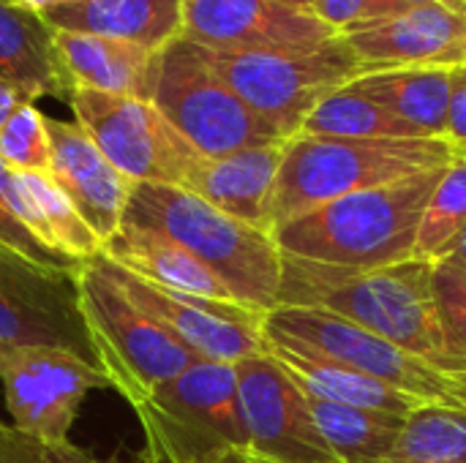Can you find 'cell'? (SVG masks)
Segmentation results:
<instances>
[{
    "label": "cell",
    "instance_id": "6da1fadb",
    "mask_svg": "<svg viewBox=\"0 0 466 463\" xmlns=\"http://www.w3.org/2000/svg\"><path fill=\"white\" fill-rule=\"evenodd\" d=\"M279 306L336 314L466 379V360L453 357L445 344L431 262L410 259L360 270L281 254Z\"/></svg>",
    "mask_w": 466,
    "mask_h": 463
},
{
    "label": "cell",
    "instance_id": "7a4b0ae2",
    "mask_svg": "<svg viewBox=\"0 0 466 463\" xmlns=\"http://www.w3.org/2000/svg\"><path fill=\"white\" fill-rule=\"evenodd\" d=\"M445 169L420 172L325 202L276 226L273 237L281 254L336 267L369 270L410 262L415 259L423 210Z\"/></svg>",
    "mask_w": 466,
    "mask_h": 463
},
{
    "label": "cell",
    "instance_id": "3957f363",
    "mask_svg": "<svg viewBox=\"0 0 466 463\" xmlns=\"http://www.w3.org/2000/svg\"><path fill=\"white\" fill-rule=\"evenodd\" d=\"M123 224L167 235L210 267L238 303L270 314L281 289V248L268 229L227 216L180 186L139 183Z\"/></svg>",
    "mask_w": 466,
    "mask_h": 463
},
{
    "label": "cell",
    "instance_id": "277c9868",
    "mask_svg": "<svg viewBox=\"0 0 466 463\" xmlns=\"http://www.w3.org/2000/svg\"><path fill=\"white\" fill-rule=\"evenodd\" d=\"M456 158L445 139H339L295 134L270 202V229L355 191L388 186L420 172L445 169Z\"/></svg>",
    "mask_w": 466,
    "mask_h": 463
},
{
    "label": "cell",
    "instance_id": "5b68a950",
    "mask_svg": "<svg viewBox=\"0 0 466 463\" xmlns=\"http://www.w3.org/2000/svg\"><path fill=\"white\" fill-rule=\"evenodd\" d=\"M76 287L98 368L131 407L199 360L115 284L101 257L85 262Z\"/></svg>",
    "mask_w": 466,
    "mask_h": 463
},
{
    "label": "cell",
    "instance_id": "8992f818",
    "mask_svg": "<svg viewBox=\"0 0 466 463\" xmlns=\"http://www.w3.org/2000/svg\"><path fill=\"white\" fill-rule=\"evenodd\" d=\"M134 409L145 437L142 461L216 463L227 450L246 448L232 363L197 360Z\"/></svg>",
    "mask_w": 466,
    "mask_h": 463
},
{
    "label": "cell",
    "instance_id": "52a82bcc",
    "mask_svg": "<svg viewBox=\"0 0 466 463\" xmlns=\"http://www.w3.org/2000/svg\"><path fill=\"white\" fill-rule=\"evenodd\" d=\"M205 57L213 71L284 139L300 134L306 117L328 96L366 74V65L341 35L306 52L205 49Z\"/></svg>",
    "mask_w": 466,
    "mask_h": 463
},
{
    "label": "cell",
    "instance_id": "ba28073f",
    "mask_svg": "<svg viewBox=\"0 0 466 463\" xmlns=\"http://www.w3.org/2000/svg\"><path fill=\"white\" fill-rule=\"evenodd\" d=\"M150 101L202 156L210 158L287 142L213 71L205 49L183 35L158 52Z\"/></svg>",
    "mask_w": 466,
    "mask_h": 463
},
{
    "label": "cell",
    "instance_id": "9c48e42d",
    "mask_svg": "<svg viewBox=\"0 0 466 463\" xmlns=\"http://www.w3.org/2000/svg\"><path fill=\"white\" fill-rule=\"evenodd\" d=\"M262 333L287 336L328 360L344 363L412 396L420 404L466 409V379L336 314L279 306L265 317Z\"/></svg>",
    "mask_w": 466,
    "mask_h": 463
},
{
    "label": "cell",
    "instance_id": "30bf717a",
    "mask_svg": "<svg viewBox=\"0 0 466 463\" xmlns=\"http://www.w3.org/2000/svg\"><path fill=\"white\" fill-rule=\"evenodd\" d=\"M74 120L134 186L186 188L202 153L158 112L153 101L74 90L68 96Z\"/></svg>",
    "mask_w": 466,
    "mask_h": 463
},
{
    "label": "cell",
    "instance_id": "8fae6325",
    "mask_svg": "<svg viewBox=\"0 0 466 463\" xmlns=\"http://www.w3.org/2000/svg\"><path fill=\"white\" fill-rule=\"evenodd\" d=\"M0 382L11 426L44 448L68 442L87 393L112 388L96 363L46 347L0 349Z\"/></svg>",
    "mask_w": 466,
    "mask_h": 463
},
{
    "label": "cell",
    "instance_id": "7c38bea8",
    "mask_svg": "<svg viewBox=\"0 0 466 463\" xmlns=\"http://www.w3.org/2000/svg\"><path fill=\"white\" fill-rule=\"evenodd\" d=\"M63 349L98 366L74 273L46 270L0 248V349Z\"/></svg>",
    "mask_w": 466,
    "mask_h": 463
},
{
    "label": "cell",
    "instance_id": "4fadbf2b",
    "mask_svg": "<svg viewBox=\"0 0 466 463\" xmlns=\"http://www.w3.org/2000/svg\"><path fill=\"white\" fill-rule=\"evenodd\" d=\"M246 448L276 463H341L328 448L309 396L270 357L235 363Z\"/></svg>",
    "mask_w": 466,
    "mask_h": 463
},
{
    "label": "cell",
    "instance_id": "5bb4252c",
    "mask_svg": "<svg viewBox=\"0 0 466 463\" xmlns=\"http://www.w3.org/2000/svg\"><path fill=\"white\" fill-rule=\"evenodd\" d=\"M104 265L115 284L199 360L235 366L246 357L268 355V341L262 333L268 314H259L243 303L180 295L142 281L128 270L112 265L109 259H104Z\"/></svg>",
    "mask_w": 466,
    "mask_h": 463
},
{
    "label": "cell",
    "instance_id": "9a60e30c",
    "mask_svg": "<svg viewBox=\"0 0 466 463\" xmlns=\"http://www.w3.org/2000/svg\"><path fill=\"white\" fill-rule=\"evenodd\" d=\"M180 35L213 52H306L339 33L281 0H183Z\"/></svg>",
    "mask_w": 466,
    "mask_h": 463
},
{
    "label": "cell",
    "instance_id": "2e32d148",
    "mask_svg": "<svg viewBox=\"0 0 466 463\" xmlns=\"http://www.w3.org/2000/svg\"><path fill=\"white\" fill-rule=\"evenodd\" d=\"M369 71L466 65V14L423 3L339 33Z\"/></svg>",
    "mask_w": 466,
    "mask_h": 463
},
{
    "label": "cell",
    "instance_id": "e0dca14e",
    "mask_svg": "<svg viewBox=\"0 0 466 463\" xmlns=\"http://www.w3.org/2000/svg\"><path fill=\"white\" fill-rule=\"evenodd\" d=\"M46 131L52 153L49 177L74 202L98 240L106 243L123 226L134 183L109 164L76 120L71 123L46 115Z\"/></svg>",
    "mask_w": 466,
    "mask_h": 463
},
{
    "label": "cell",
    "instance_id": "ac0fdd59",
    "mask_svg": "<svg viewBox=\"0 0 466 463\" xmlns=\"http://www.w3.org/2000/svg\"><path fill=\"white\" fill-rule=\"evenodd\" d=\"M287 142L248 147L229 156H202L186 183V191L202 196L227 216L257 229H270V202L284 161Z\"/></svg>",
    "mask_w": 466,
    "mask_h": 463
},
{
    "label": "cell",
    "instance_id": "d6986e66",
    "mask_svg": "<svg viewBox=\"0 0 466 463\" xmlns=\"http://www.w3.org/2000/svg\"><path fill=\"white\" fill-rule=\"evenodd\" d=\"M55 49L68 93L98 90L145 101L153 98L158 52L120 38L68 30H55Z\"/></svg>",
    "mask_w": 466,
    "mask_h": 463
},
{
    "label": "cell",
    "instance_id": "ffe728a7",
    "mask_svg": "<svg viewBox=\"0 0 466 463\" xmlns=\"http://www.w3.org/2000/svg\"><path fill=\"white\" fill-rule=\"evenodd\" d=\"M265 341H268V355L300 385V390L309 398L358 407V409L390 412V415H404V418L420 407V401H415L412 396L380 379H371L344 363L328 360L287 336L265 333Z\"/></svg>",
    "mask_w": 466,
    "mask_h": 463
},
{
    "label": "cell",
    "instance_id": "44dd1931",
    "mask_svg": "<svg viewBox=\"0 0 466 463\" xmlns=\"http://www.w3.org/2000/svg\"><path fill=\"white\" fill-rule=\"evenodd\" d=\"M101 257L156 287L191 297L238 303L235 295L224 287V281L210 267H205L191 251H186L180 243L169 240L161 232L123 224L104 243Z\"/></svg>",
    "mask_w": 466,
    "mask_h": 463
},
{
    "label": "cell",
    "instance_id": "7402d4cb",
    "mask_svg": "<svg viewBox=\"0 0 466 463\" xmlns=\"http://www.w3.org/2000/svg\"><path fill=\"white\" fill-rule=\"evenodd\" d=\"M41 16L52 30L120 38L161 52L183 30V0H74Z\"/></svg>",
    "mask_w": 466,
    "mask_h": 463
},
{
    "label": "cell",
    "instance_id": "603a6c76",
    "mask_svg": "<svg viewBox=\"0 0 466 463\" xmlns=\"http://www.w3.org/2000/svg\"><path fill=\"white\" fill-rule=\"evenodd\" d=\"M11 207L25 229L52 254L74 265L101 257L104 243L49 172H11Z\"/></svg>",
    "mask_w": 466,
    "mask_h": 463
},
{
    "label": "cell",
    "instance_id": "cb8c5ba5",
    "mask_svg": "<svg viewBox=\"0 0 466 463\" xmlns=\"http://www.w3.org/2000/svg\"><path fill=\"white\" fill-rule=\"evenodd\" d=\"M0 79L33 101L41 96L68 98V85L55 49V30L41 14L0 0Z\"/></svg>",
    "mask_w": 466,
    "mask_h": 463
},
{
    "label": "cell",
    "instance_id": "d4e9b609",
    "mask_svg": "<svg viewBox=\"0 0 466 463\" xmlns=\"http://www.w3.org/2000/svg\"><path fill=\"white\" fill-rule=\"evenodd\" d=\"M451 79L453 68H388L369 71L350 82V87L382 104L426 136L442 139L451 106Z\"/></svg>",
    "mask_w": 466,
    "mask_h": 463
},
{
    "label": "cell",
    "instance_id": "484cf974",
    "mask_svg": "<svg viewBox=\"0 0 466 463\" xmlns=\"http://www.w3.org/2000/svg\"><path fill=\"white\" fill-rule=\"evenodd\" d=\"M309 401L328 448L341 463H385L407 420L404 415L390 412L358 409L319 398Z\"/></svg>",
    "mask_w": 466,
    "mask_h": 463
},
{
    "label": "cell",
    "instance_id": "4316f807",
    "mask_svg": "<svg viewBox=\"0 0 466 463\" xmlns=\"http://www.w3.org/2000/svg\"><path fill=\"white\" fill-rule=\"evenodd\" d=\"M300 134L339 139H423L426 134L350 85L328 96L303 123Z\"/></svg>",
    "mask_w": 466,
    "mask_h": 463
},
{
    "label": "cell",
    "instance_id": "83f0119b",
    "mask_svg": "<svg viewBox=\"0 0 466 463\" xmlns=\"http://www.w3.org/2000/svg\"><path fill=\"white\" fill-rule=\"evenodd\" d=\"M385 463H466L464 407L420 404L412 409Z\"/></svg>",
    "mask_w": 466,
    "mask_h": 463
},
{
    "label": "cell",
    "instance_id": "f1b7e54d",
    "mask_svg": "<svg viewBox=\"0 0 466 463\" xmlns=\"http://www.w3.org/2000/svg\"><path fill=\"white\" fill-rule=\"evenodd\" d=\"M466 229V156H456L440 177L415 240V259L437 262L451 254Z\"/></svg>",
    "mask_w": 466,
    "mask_h": 463
},
{
    "label": "cell",
    "instance_id": "f546056e",
    "mask_svg": "<svg viewBox=\"0 0 466 463\" xmlns=\"http://www.w3.org/2000/svg\"><path fill=\"white\" fill-rule=\"evenodd\" d=\"M46 115L30 101L22 104L0 131V161L11 172H49Z\"/></svg>",
    "mask_w": 466,
    "mask_h": 463
},
{
    "label": "cell",
    "instance_id": "4dcf8cb0",
    "mask_svg": "<svg viewBox=\"0 0 466 463\" xmlns=\"http://www.w3.org/2000/svg\"><path fill=\"white\" fill-rule=\"evenodd\" d=\"M431 287L448 352L466 360V265L453 254L431 262Z\"/></svg>",
    "mask_w": 466,
    "mask_h": 463
},
{
    "label": "cell",
    "instance_id": "1f68e13d",
    "mask_svg": "<svg viewBox=\"0 0 466 463\" xmlns=\"http://www.w3.org/2000/svg\"><path fill=\"white\" fill-rule=\"evenodd\" d=\"M0 248L22 257L33 265H41L46 270H57V273L79 276V270L85 267V265H74V262L52 254L25 229V224L16 218V213L11 207V169L3 161H0Z\"/></svg>",
    "mask_w": 466,
    "mask_h": 463
},
{
    "label": "cell",
    "instance_id": "d6a6232c",
    "mask_svg": "<svg viewBox=\"0 0 466 463\" xmlns=\"http://www.w3.org/2000/svg\"><path fill=\"white\" fill-rule=\"evenodd\" d=\"M404 8H412V5L407 0H317L311 14L319 16L336 33H341L350 25L380 19V16H388V14L404 11Z\"/></svg>",
    "mask_w": 466,
    "mask_h": 463
},
{
    "label": "cell",
    "instance_id": "836d02e7",
    "mask_svg": "<svg viewBox=\"0 0 466 463\" xmlns=\"http://www.w3.org/2000/svg\"><path fill=\"white\" fill-rule=\"evenodd\" d=\"M456 156H466V65L453 68L451 79V106H448V126L442 136Z\"/></svg>",
    "mask_w": 466,
    "mask_h": 463
},
{
    "label": "cell",
    "instance_id": "e575fe53",
    "mask_svg": "<svg viewBox=\"0 0 466 463\" xmlns=\"http://www.w3.org/2000/svg\"><path fill=\"white\" fill-rule=\"evenodd\" d=\"M0 463H44L41 442L14 426L0 423Z\"/></svg>",
    "mask_w": 466,
    "mask_h": 463
},
{
    "label": "cell",
    "instance_id": "d590c367",
    "mask_svg": "<svg viewBox=\"0 0 466 463\" xmlns=\"http://www.w3.org/2000/svg\"><path fill=\"white\" fill-rule=\"evenodd\" d=\"M41 461L44 463H106V461H101V458H96L93 453H87V450H82V448L71 445V442L52 445V448H44V445H41ZM139 463H150V461H142V458H139Z\"/></svg>",
    "mask_w": 466,
    "mask_h": 463
},
{
    "label": "cell",
    "instance_id": "8d00e7d4",
    "mask_svg": "<svg viewBox=\"0 0 466 463\" xmlns=\"http://www.w3.org/2000/svg\"><path fill=\"white\" fill-rule=\"evenodd\" d=\"M33 98L27 96V93H22L19 87H14L11 82H5V79H0V131H3V126L8 123V117L22 106V104H30Z\"/></svg>",
    "mask_w": 466,
    "mask_h": 463
},
{
    "label": "cell",
    "instance_id": "74e56055",
    "mask_svg": "<svg viewBox=\"0 0 466 463\" xmlns=\"http://www.w3.org/2000/svg\"><path fill=\"white\" fill-rule=\"evenodd\" d=\"M216 463H276V461H268V458H262V456H257V453H251L248 448H235V450H227L221 458Z\"/></svg>",
    "mask_w": 466,
    "mask_h": 463
},
{
    "label": "cell",
    "instance_id": "f35d334b",
    "mask_svg": "<svg viewBox=\"0 0 466 463\" xmlns=\"http://www.w3.org/2000/svg\"><path fill=\"white\" fill-rule=\"evenodd\" d=\"M410 5H423V3H440V5H448V8H456V11H464L466 14V0H407Z\"/></svg>",
    "mask_w": 466,
    "mask_h": 463
},
{
    "label": "cell",
    "instance_id": "ab89813d",
    "mask_svg": "<svg viewBox=\"0 0 466 463\" xmlns=\"http://www.w3.org/2000/svg\"><path fill=\"white\" fill-rule=\"evenodd\" d=\"M451 254L456 257V259H461L466 265V229L459 235V240L453 243V248H451Z\"/></svg>",
    "mask_w": 466,
    "mask_h": 463
},
{
    "label": "cell",
    "instance_id": "60d3db41",
    "mask_svg": "<svg viewBox=\"0 0 466 463\" xmlns=\"http://www.w3.org/2000/svg\"><path fill=\"white\" fill-rule=\"evenodd\" d=\"M281 3H287V5H292V8H300V11H311L317 0H281Z\"/></svg>",
    "mask_w": 466,
    "mask_h": 463
},
{
    "label": "cell",
    "instance_id": "b9f144b4",
    "mask_svg": "<svg viewBox=\"0 0 466 463\" xmlns=\"http://www.w3.org/2000/svg\"><path fill=\"white\" fill-rule=\"evenodd\" d=\"M60 3H74V0H60Z\"/></svg>",
    "mask_w": 466,
    "mask_h": 463
},
{
    "label": "cell",
    "instance_id": "7bdbcfd3",
    "mask_svg": "<svg viewBox=\"0 0 466 463\" xmlns=\"http://www.w3.org/2000/svg\"><path fill=\"white\" fill-rule=\"evenodd\" d=\"M3 3H16V0H3Z\"/></svg>",
    "mask_w": 466,
    "mask_h": 463
}]
</instances>
